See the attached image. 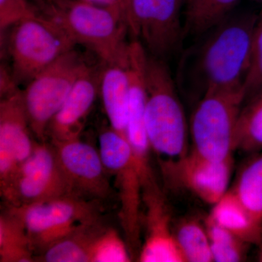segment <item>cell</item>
Here are the masks:
<instances>
[{"label":"cell","mask_w":262,"mask_h":262,"mask_svg":"<svg viewBox=\"0 0 262 262\" xmlns=\"http://www.w3.org/2000/svg\"><path fill=\"white\" fill-rule=\"evenodd\" d=\"M257 20L251 13H232L203 35L183 59L186 82L195 86L202 96L213 91L244 89Z\"/></svg>","instance_id":"1"},{"label":"cell","mask_w":262,"mask_h":262,"mask_svg":"<svg viewBox=\"0 0 262 262\" xmlns=\"http://www.w3.org/2000/svg\"><path fill=\"white\" fill-rule=\"evenodd\" d=\"M44 16L53 19L64 29L75 44L96 53L103 63L126 59L129 43L121 10L104 8L82 0H55L42 3Z\"/></svg>","instance_id":"2"},{"label":"cell","mask_w":262,"mask_h":262,"mask_svg":"<svg viewBox=\"0 0 262 262\" xmlns=\"http://www.w3.org/2000/svg\"><path fill=\"white\" fill-rule=\"evenodd\" d=\"M147 101L144 122L151 149L161 159L180 158L188 151V127L173 79L163 59L148 56Z\"/></svg>","instance_id":"3"},{"label":"cell","mask_w":262,"mask_h":262,"mask_svg":"<svg viewBox=\"0 0 262 262\" xmlns=\"http://www.w3.org/2000/svg\"><path fill=\"white\" fill-rule=\"evenodd\" d=\"M7 46L10 71L18 85L29 84L76 44L59 24L41 14L11 27Z\"/></svg>","instance_id":"4"},{"label":"cell","mask_w":262,"mask_h":262,"mask_svg":"<svg viewBox=\"0 0 262 262\" xmlns=\"http://www.w3.org/2000/svg\"><path fill=\"white\" fill-rule=\"evenodd\" d=\"M245 101L244 89L203 95L191 119L192 151L215 161L232 158L236 127Z\"/></svg>","instance_id":"5"},{"label":"cell","mask_w":262,"mask_h":262,"mask_svg":"<svg viewBox=\"0 0 262 262\" xmlns=\"http://www.w3.org/2000/svg\"><path fill=\"white\" fill-rule=\"evenodd\" d=\"M103 165L115 179L120 198V222L132 256L141 249L142 181L135 157L127 138L111 127L98 136Z\"/></svg>","instance_id":"6"},{"label":"cell","mask_w":262,"mask_h":262,"mask_svg":"<svg viewBox=\"0 0 262 262\" xmlns=\"http://www.w3.org/2000/svg\"><path fill=\"white\" fill-rule=\"evenodd\" d=\"M11 207L23 220L34 255L43 252L80 226L101 219L99 202L74 194Z\"/></svg>","instance_id":"7"},{"label":"cell","mask_w":262,"mask_h":262,"mask_svg":"<svg viewBox=\"0 0 262 262\" xmlns=\"http://www.w3.org/2000/svg\"><path fill=\"white\" fill-rule=\"evenodd\" d=\"M89 65L75 48L46 67L22 91L33 135L45 141L48 125Z\"/></svg>","instance_id":"8"},{"label":"cell","mask_w":262,"mask_h":262,"mask_svg":"<svg viewBox=\"0 0 262 262\" xmlns=\"http://www.w3.org/2000/svg\"><path fill=\"white\" fill-rule=\"evenodd\" d=\"M7 206L20 207L72 194L52 143H36L30 156L0 182Z\"/></svg>","instance_id":"9"},{"label":"cell","mask_w":262,"mask_h":262,"mask_svg":"<svg viewBox=\"0 0 262 262\" xmlns=\"http://www.w3.org/2000/svg\"><path fill=\"white\" fill-rule=\"evenodd\" d=\"M182 0H125L124 17L135 40L163 59L177 51L184 35Z\"/></svg>","instance_id":"10"},{"label":"cell","mask_w":262,"mask_h":262,"mask_svg":"<svg viewBox=\"0 0 262 262\" xmlns=\"http://www.w3.org/2000/svg\"><path fill=\"white\" fill-rule=\"evenodd\" d=\"M159 165L165 183L181 188L213 205L229 190L233 170V158L215 161L194 151L180 158L160 159Z\"/></svg>","instance_id":"11"},{"label":"cell","mask_w":262,"mask_h":262,"mask_svg":"<svg viewBox=\"0 0 262 262\" xmlns=\"http://www.w3.org/2000/svg\"><path fill=\"white\" fill-rule=\"evenodd\" d=\"M51 143L72 194L98 202L111 195L110 175L99 150L80 138Z\"/></svg>","instance_id":"12"},{"label":"cell","mask_w":262,"mask_h":262,"mask_svg":"<svg viewBox=\"0 0 262 262\" xmlns=\"http://www.w3.org/2000/svg\"><path fill=\"white\" fill-rule=\"evenodd\" d=\"M146 235L139 253L141 262H186L181 252L167 202L156 179L142 187Z\"/></svg>","instance_id":"13"},{"label":"cell","mask_w":262,"mask_h":262,"mask_svg":"<svg viewBox=\"0 0 262 262\" xmlns=\"http://www.w3.org/2000/svg\"><path fill=\"white\" fill-rule=\"evenodd\" d=\"M22 91L2 98L0 103V182L15 171L32 154L36 141L32 137Z\"/></svg>","instance_id":"14"},{"label":"cell","mask_w":262,"mask_h":262,"mask_svg":"<svg viewBox=\"0 0 262 262\" xmlns=\"http://www.w3.org/2000/svg\"><path fill=\"white\" fill-rule=\"evenodd\" d=\"M148 53L139 41L129 42L126 67L129 84V117L127 139L136 159H149L151 149L146 134L144 114L147 101L146 66Z\"/></svg>","instance_id":"15"},{"label":"cell","mask_w":262,"mask_h":262,"mask_svg":"<svg viewBox=\"0 0 262 262\" xmlns=\"http://www.w3.org/2000/svg\"><path fill=\"white\" fill-rule=\"evenodd\" d=\"M101 68L91 67L79 77L70 94L48 125L51 141L80 138L86 120L99 95Z\"/></svg>","instance_id":"16"},{"label":"cell","mask_w":262,"mask_h":262,"mask_svg":"<svg viewBox=\"0 0 262 262\" xmlns=\"http://www.w3.org/2000/svg\"><path fill=\"white\" fill-rule=\"evenodd\" d=\"M126 59L103 63L100 75L99 95L110 127L127 138L129 117V84Z\"/></svg>","instance_id":"17"},{"label":"cell","mask_w":262,"mask_h":262,"mask_svg":"<svg viewBox=\"0 0 262 262\" xmlns=\"http://www.w3.org/2000/svg\"><path fill=\"white\" fill-rule=\"evenodd\" d=\"M213 206L208 215L215 223L248 244H260L262 221L245 206L232 189H229Z\"/></svg>","instance_id":"18"},{"label":"cell","mask_w":262,"mask_h":262,"mask_svg":"<svg viewBox=\"0 0 262 262\" xmlns=\"http://www.w3.org/2000/svg\"><path fill=\"white\" fill-rule=\"evenodd\" d=\"M105 225L101 219L80 226L36 256L44 262H90L95 239Z\"/></svg>","instance_id":"19"},{"label":"cell","mask_w":262,"mask_h":262,"mask_svg":"<svg viewBox=\"0 0 262 262\" xmlns=\"http://www.w3.org/2000/svg\"><path fill=\"white\" fill-rule=\"evenodd\" d=\"M34 257L21 217L7 206L0 214V261L32 262Z\"/></svg>","instance_id":"20"},{"label":"cell","mask_w":262,"mask_h":262,"mask_svg":"<svg viewBox=\"0 0 262 262\" xmlns=\"http://www.w3.org/2000/svg\"><path fill=\"white\" fill-rule=\"evenodd\" d=\"M239 0H187L184 32L202 37L232 14Z\"/></svg>","instance_id":"21"},{"label":"cell","mask_w":262,"mask_h":262,"mask_svg":"<svg viewBox=\"0 0 262 262\" xmlns=\"http://www.w3.org/2000/svg\"><path fill=\"white\" fill-rule=\"evenodd\" d=\"M234 150L250 155L262 151V92L245 101L236 127Z\"/></svg>","instance_id":"22"},{"label":"cell","mask_w":262,"mask_h":262,"mask_svg":"<svg viewBox=\"0 0 262 262\" xmlns=\"http://www.w3.org/2000/svg\"><path fill=\"white\" fill-rule=\"evenodd\" d=\"M251 155L239 169L231 189L245 206L262 221V151Z\"/></svg>","instance_id":"23"},{"label":"cell","mask_w":262,"mask_h":262,"mask_svg":"<svg viewBox=\"0 0 262 262\" xmlns=\"http://www.w3.org/2000/svg\"><path fill=\"white\" fill-rule=\"evenodd\" d=\"M173 231L186 262L213 261L205 225L195 219H185L177 224Z\"/></svg>","instance_id":"24"},{"label":"cell","mask_w":262,"mask_h":262,"mask_svg":"<svg viewBox=\"0 0 262 262\" xmlns=\"http://www.w3.org/2000/svg\"><path fill=\"white\" fill-rule=\"evenodd\" d=\"M204 225L211 242L213 261L239 262L246 260L249 244L215 223L209 215Z\"/></svg>","instance_id":"25"},{"label":"cell","mask_w":262,"mask_h":262,"mask_svg":"<svg viewBox=\"0 0 262 262\" xmlns=\"http://www.w3.org/2000/svg\"><path fill=\"white\" fill-rule=\"evenodd\" d=\"M132 260L126 241L116 229L105 226L95 239L90 262H129Z\"/></svg>","instance_id":"26"},{"label":"cell","mask_w":262,"mask_h":262,"mask_svg":"<svg viewBox=\"0 0 262 262\" xmlns=\"http://www.w3.org/2000/svg\"><path fill=\"white\" fill-rule=\"evenodd\" d=\"M243 88L245 101L262 92V11L255 27L251 61Z\"/></svg>","instance_id":"27"},{"label":"cell","mask_w":262,"mask_h":262,"mask_svg":"<svg viewBox=\"0 0 262 262\" xmlns=\"http://www.w3.org/2000/svg\"><path fill=\"white\" fill-rule=\"evenodd\" d=\"M37 7L27 0H0V30L13 27L23 20L40 16Z\"/></svg>","instance_id":"28"},{"label":"cell","mask_w":262,"mask_h":262,"mask_svg":"<svg viewBox=\"0 0 262 262\" xmlns=\"http://www.w3.org/2000/svg\"><path fill=\"white\" fill-rule=\"evenodd\" d=\"M91 4L104 7V8H114L121 10L124 14V2L125 0H82Z\"/></svg>","instance_id":"29"},{"label":"cell","mask_w":262,"mask_h":262,"mask_svg":"<svg viewBox=\"0 0 262 262\" xmlns=\"http://www.w3.org/2000/svg\"><path fill=\"white\" fill-rule=\"evenodd\" d=\"M260 246V251H259V256H258V259H259V261L262 262V239L261 243L259 244Z\"/></svg>","instance_id":"30"},{"label":"cell","mask_w":262,"mask_h":262,"mask_svg":"<svg viewBox=\"0 0 262 262\" xmlns=\"http://www.w3.org/2000/svg\"><path fill=\"white\" fill-rule=\"evenodd\" d=\"M38 2H42V3H49V2L55 1V0H37Z\"/></svg>","instance_id":"31"},{"label":"cell","mask_w":262,"mask_h":262,"mask_svg":"<svg viewBox=\"0 0 262 262\" xmlns=\"http://www.w3.org/2000/svg\"><path fill=\"white\" fill-rule=\"evenodd\" d=\"M255 1H257V2H258V3H262V0H255Z\"/></svg>","instance_id":"32"}]
</instances>
